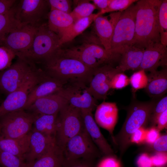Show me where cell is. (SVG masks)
<instances>
[{"label": "cell", "instance_id": "21", "mask_svg": "<svg viewBox=\"0 0 167 167\" xmlns=\"http://www.w3.org/2000/svg\"><path fill=\"white\" fill-rule=\"evenodd\" d=\"M66 84L45 74L30 93L24 110H26L37 99L58 91Z\"/></svg>", "mask_w": 167, "mask_h": 167}, {"label": "cell", "instance_id": "1", "mask_svg": "<svg viewBox=\"0 0 167 167\" xmlns=\"http://www.w3.org/2000/svg\"><path fill=\"white\" fill-rule=\"evenodd\" d=\"M161 2L159 0L137 2L133 45L145 49L153 44L161 43L158 14Z\"/></svg>", "mask_w": 167, "mask_h": 167}, {"label": "cell", "instance_id": "43", "mask_svg": "<svg viewBox=\"0 0 167 167\" xmlns=\"http://www.w3.org/2000/svg\"><path fill=\"white\" fill-rule=\"evenodd\" d=\"M160 131L155 126H151L147 129L145 143L148 145L153 143L160 137Z\"/></svg>", "mask_w": 167, "mask_h": 167}, {"label": "cell", "instance_id": "19", "mask_svg": "<svg viewBox=\"0 0 167 167\" xmlns=\"http://www.w3.org/2000/svg\"><path fill=\"white\" fill-rule=\"evenodd\" d=\"M118 109L115 102L104 101L97 106L95 114L96 124L107 130L113 140V131L117 123Z\"/></svg>", "mask_w": 167, "mask_h": 167}, {"label": "cell", "instance_id": "34", "mask_svg": "<svg viewBox=\"0 0 167 167\" xmlns=\"http://www.w3.org/2000/svg\"><path fill=\"white\" fill-rule=\"evenodd\" d=\"M138 0H111V1L107 8L102 10L98 13V15L111 12H122Z\"/></svg>", "mask_w": 167, "mask_h": 167}, {"label": "cell", "instance_id": "18", "mask_svg": "<svg viewBox=\"0 0 167 167\" xmlns=\"http://www.w3.org/2000/svg\"><path fill=\"white\" fill-rule=\"evenodd\" d=\"M68 104L57 92L37 99L26 110L36 114H56Z\"/></svg>", "mask_w": 167, "mask_h": 167}, {"label": "cell", "instance_id": "39", "mask_svg": "<svg viewBox=\"0 0 167 167\" xmlns=\"http://www.w3.org/2000/svg\"><path fill=\"white\" fill-rule=\"evenodd\" d=\"M130 84L129 78L123 72L115 74L112 78L110 83V89H121Z\"/></svg>", "mask_w": 167, "mask_h": 167}, {"label": "cell", "instance_id": "10", "mask_svg": "<svg viewBox=\"0 0 167 167\" xmlns=\"http://www.w3.org/2000/svg\"><path fill=\"white\" fill-rule=\"evenodd\" d=\"M49 6L45 0H20L15 4V15L22 24L38 28L46 23Z\"/></svg>", "mask_w": 167, "mask_h": 167}, {"label": "cell", "instance_id": "27", "mask_svg": "<svg viewBox=\"0 0 167 167\" xmlns=\"http://www.w3.org/2000/svg\"><path fill=\"white\" fill-rule=\"evenodd\" d=\"M95 34L99 39L102 45L106 50L111 49V41L114 27L108 19L103 15H98L93 22Z\"/></svg>", "mask_w": 167, "mask_h": 167}, {"label": "cell", "instance_id": "29", "mask_svg": "<svg viewBox=\"0 0 167 167\" xmlns=\"http://www.w3.org/2000/svg\"><path fill=\"white\" fill-rule=\"evenodd\" d=\"M98 15L97 13L92 14L89 16L81 19L75 22L60 38V45L62 46L64 44L72 41L82 33Z\"/></svg>", "mask_w": 167, "mask_h": 167}, {"label": "cell", "instance_id": "44", "mask_svg": "<svg viewBox=\"0 0 167 167\" xmlns=\"http://www.w3.org/2000/svg\"><path fill=\"white\" fill-rule=\"evenodd\" d=\"M96 167H120L118 161L115 156H104Z\"/></svg>", "mask_w": 167, "mask_h": 167}, {"label": "cell", "instance_id": "9", "mask_svg": "<svg viewBox=\"0 0 167 167\" xmlns=\"http://www.w3.org/2000/svg\"><path fill=\"white\" fill-rule=\"evenodd\" d=\"M135 4L122 12L114 28L111 49L120 53L125 48L133 45L135 35Z\"/></svg>", "mask_w": 167, "mask_h": 167}, {"label": "cell", "instance_id": "41", "mask_svg": "<svg viewBox=\"0 0 167 167\" xmlns=\"http://www.w3.org/2000/svg\"><path fill=\"white\" fill-rule=\"evenodd\" d=\"M149 148L156 152H166L167 151V135H164L160 137L152 144L148 145Z\"/></svg>", "mask_w": 167, "mask_h": 167}, {"label": "cell", "instance_id": "30", "mask_svg": "<svg viewBox=\"0 0 167 167\" xmlns=\"http://www.w3.org/2000/svg\"><path fill=\"white\" fill-rule=\"evenodd\" d=\"M15 4L8 11L0 14V46H2L4 41L10 32L22 24L15 18Z\"/></svg>", "mask_w": 167, "mask_h": 167}, {"label": "cell", "instance_id": "23", "mask_svg": "<svg viewBox=\"0 0 167 167\" xmlns=\"http://www.w3.org/2000/svg\"><path fill=\"white\" fill-rule=\"evenodd\" d=\"M144 49L134 45L125 48L121 52L119 65L116 67L120 72L128 70L138 71Z\"/></svg>", "mask_w": 167, "mask_h": 167}, {"label": "cell", "instance_id": "35", "mask_svg": "<svg viewBox=\"0 0 167 167\" xmlns=\"http://www.w3.org/2000/svg\"><path fill=\"white\" fill-rule=\"evenodd\" d=\"M130 84L134 91L145 88L148 82L147 75L145 71L139 70L134 73L129 78Z\"/></svg>", "mask_w": 167, "mask_h": 167}, {"label": "cell", "instance_id": "31", "mask_svg": "<svg viewBox=\"0 0 167 167\" xmlns=\"http://www.w3.org/2000/svg\"><path fill=\"white\" fill-rule=\"evenodd\" d=\"M89 0L74 1L76 6L70 14L74 22L83 18L89 16L92 14L96 9L93 4Z\"/></svg>", "mask_w": 167, "mask_h": 167}, {"label": "cell", "instance_id": "42", "mask_svg": "<svg viewBox=\"0 0 167 167\" xmlns=\"http://www.w3.org/2000/svg\"><path fill=\"white\" fill-rule=\"evenodd\" d=\"M144 127H142L137 130L131 135L130 143L141 144L145 143L146 135L147 129Z\"/></svg>", "mask_w": 167, "mask_h": 167}, {"label": "cell", "instance_id": "45", "mask_svg": "<svg viewBox=\"0 0 167 167\" xmlns=\"http://www.w3.org/2000/svg\"><path fill=\"white\" fill-rule=\"evenodd\" d=\"M167 125V109L158 115L155 122L154 126L160 131L166 128Z\"/></svg>", "mask_w": 167, "mask_h": 167}, {"label": "cell", "instance_id": "47", "mask_svg": "<svg viewBox=\"0 0 167 167\" xmlns=\"http://www.w3.org/2000/svg\"><path fill=\"white\" fill-rule=\"evenodd\" d=\"M16 0H0V14L10 10L15 5Z\"/></svg>", "mask_w": 167, "mask_h": 167}, {"label": "cell", "instance_id": "17", "mask_svg": "<svg viewBox=\"0 0 167 167\" xmlns=\"http://www.w3.org/2000/svg\"><path fill=\"white\" fill-rule=\"evenodd\" d=\"M85 128L102 156H115L113 150L101 133L94 119L92 111L81 110Z\"/></svg>", "mask_w": 167, "mask_h": 167}, {"label": "cell", "instance_id": "38", "mask_svg": "<svg viewBox=\"0 0 167 167\" xmlns=\"http://www.w3.org/2000/svg\"><path fill=\"white\" fill-rule=\"evenodd\" d=\"M61 167H96L95 160L78 159H67L64 158Z\"/></svg>", "mask_w": 167, "mask_h": 167}, {"label": "cell", "instance_id": "22", "mask_svg": "<svg viewBox=\"0 0 167 167\" xmlns=\"http://www.w3.org/2000/svg\"><path fill=\"white\" fill-rule=\"evenodd\" d=\"M148 82L144 88L148 95L153 99L160 98L167 91V69L150 72Z\"/></svg>", "mask_w": 167, "mask_h": 167}, {"label": "cell", "instance_id": "32", "mask_svg": "<svg viewBox=\"0 0 167 167\" xmlns=\"http://www.w3.org/2000/svg\"><path fill=\"white\" fill-rule=\"evenodd\" d=\"M158 21L160 42L167 45V1L161 0L158 11Z\"/></svg>", "mask_w": 167, "mask_h": 167}, {"label": "cell", "instance_id": "25", "mask_svg": "<svg viewBox=\"0 0 167 167\" xmlns=\"http://www.w3.org/2000/svg\"><path fill=\"white\" fill-rule=\"evenodd\" d=\"M48 26L60 38L74 23L70 14L55 10H50L48 15Z\"/></svg>", "mask_w": 167, "mask_h": 167}, {"label": "cell", "instance_id": "15", "mask_svg": "<svg viewBox=\"0 0 167 167\" xmlns=\"http://www.w3.org/2000/svg\"><path fill=\"white\" fill-rule=\"evenodd\" d=\"M120 73L116 67L110 65H105L93 70L88 86L89 90L96 100H105L110 89V83L113 77Z\"/></svg>", "mask_w": 167, "mask_h": 167}, {"label": "cell", "instance_id": "28", "mask_svg": "<svg viewBox=\"0 0 167 167\" xmlns=\"http://www.w3.org/2000/svg\"><path fill=\"white\" fill-rule=\"evenodd\" d=\"M58 114H37L32 130L41 133L47 136L55 139Z\"/></svg>", "mask_w": 167, "mask_h": 167}, {"label": "cell", "instance_id": "24", "mask_svg": "<svg viewBox=\"0 0 167 167\" xmlns=\"http://www.w3.org/2000/svg\"><path fill=\"white\" fill-rule=\"evenodd\" d=\"M30 132L24 137L17 139L5 138L0 135V149L24 161V156L29 148Z\"/></svg>", "mask_w": 167, "mask_h": 167}, {"label": "cell", "instance_id": "2", "mask_svg": "<svg viewBox=\"0 0 167 167\" xmlns=\"http://www.w3.org/2000/svg\"><path fill=\"white\" fill-rule=\"evenodd\" d=\"M60 48L41 63L43 68L41 69L44 73L66 84L75 82L89 83L93 69L76 59L65 56Z\"/></svg>", "mask_w": 167, "mask_h": 167}, {"label": "cell", "instance_id": "11", "mask_svg": "<svg viewBox=\"0 0 167 167\" xmlns=\"http://www.w3.org/2000/svg\"><path fill=\"white\" fill-rule=\"evenodd\" d=\"M63 152L64 158L67 159H83L96 161L102 156L85 127L67 142Z\"/></svg>", "mask_w": 167, "mask_h": 167}, {"label": "cell", "instance_id": "5", "mask_svg": "<svg viewBox=\"0 0 167 167\" xmlns=\"http://www.w3.org/2000/svg\"><path fill=\"white\" fill-rule=\"evenodd\" d=\"M61 47L59 37L49 29L46 22L38 28L24 58L36 64L41 63Z\"/></svg>", "mask_w": 167, "mask_h": 167}, {"label": "cell", "instance_id": "6", "mask_svg": "<svg viewBox=\"0 0 167 167\" xmlns=\"http://www.w3.org/2000/svg\"><path fill=\"white\" fill-rule=\"evenodd\" d=\"M84 128L81 110L68 104L58 114L55 137L56 144L63 151L67 142Z\"/></svg>", "mask_w": 167, "mask_h": 167}, {"label": "cell", "instance_id": "12", "mask_svg": "<svg viewBox=\"0 0 167 167\" xmlns=\"http://www.w3.org/2000/svg\"><path fill=\"white\" fill-rule=\"evenodd\" d=\"M45 75L39 68L20 87L8 94L0 105V117L11 112L24 110L30 93Z\"/></svg>", "mask_w": 167, "mask_h": 167}, {"label": "cell", "instance_id": "20", "mask_svg": "<svg viewBox=\"0 0 167 167\" xmlns=\"http://www.w3.org/2000/svg\"><path fill=\"white\" fill-rule=\"evenodd\" d=\"M55 142V138L32 130L29 148L24 156V161L28 165L31 164L46 152Z\"/></svg>", "mask_w": 167, "mask_h": 167}, {"label": "cell", "instance_id": "36", "mask_svg": "<svg viewBox=\"0 0 167 167\" xmlns=\"http://www.w3.org/2000/svg\"><path fill=\"white\" fill-rule=\"evenodd\" d=\"M16 56L10 49L3 46H0V72L9 67Z\"/></svg>", "mask_w": 167, "mask_h": 167}, {"label": "cell", "instance_id": "4", "mask_svg": "<svg viewBox=\"0 0 167 167\" xmlns=\"http://www.w3.org/2000/svg\"><path fill=\"white\" fill-rule=\"evenodd\" d=\"M156 101L132 103L127 109L125 121L113 141L118 146L120 157L124 155L130 144L132 135L142 127H145L150 123L151 115Z\"/></svg>", "mask_w": 167, "mask_h": 167}, {"label": "cell", "instance_id": "33", "mask_svg": "<svg viewBox=\"0 0 167 167\" xmlns=\"http://www.w3.org/2000/svg\"><path fill=\"white\" fill-rule=\"evenodd\" d=\"M24 161L0 149V167H28Z\"/></svg>", "mask_w": 167, "mask_h": 167}, {"label": "cell", "instance_id": "49", "mask_svg": "<svg viewBox=\"0 0 167 167\" xmlns=\"http://www.w3.org/2000/svg\"><path fill=\"white\" fill-rule=\"evenodd\" d=\"M156 167H166V164H165V165H162V166H157Z\"/></svg>", "mask_w": 167, "mask_h": 167}, {"label": "cell", "instance_id": "46", "mask_svg": "<svg viewBox=\"0 0 167 167\" xmlns=\"http://www.w3.org/2000/svg\"><path fill=\"white\" fill-rule=\"evenodd\" d=\"M137 163L139 167H151L152 160L151 157L146 153L141 154L138 158Z\"/></svg>", "mask_w": 167, "mask_h": 167}, {"label": "cell", "instance_id": "40", "mask_svg": "<svg viewBox=\"0 0 167 167\" xmlns=\"http://www.w3.org/2000/svg\"><path fill=\"white\" fill-rule=\"evenodd\" d=\"M50 10H55L66 13L70 14L72 11L71 0H47Z\"/></svg>", "mask_w": 167, "mask_h": 167}, {"label": "cell", "instance_id": "7", "mask_svg": "<svg viewBox=\"0 0 167 167\" xmlns=\"http://www.w3.org/2000/svg\"><path fill=\"white\" fill-rule=\"evenodd\" d=\"M39 69L28 59L18 57L10 66L0 72V92L7 95L20 87Z\"/></svg>", "mask_w": 167, "mask_h": 167}, {"label": "cell", "instance_id": "26", "mask_svg": "<svg viewBox=\"0 0 167 167\" xmlns=\"http://www.w3.org/2000/svg\"><path fill=\"white\" fill-rule=\"evenodd\" d=\"M64 156L63 150L55 142L47 151L28 167H61Z\"/></svg>", "mask_w": 167, "mask_h": 167}, {"label": "cell", "instance_id": "37", "mask_svg": "<svg viewBox=\"0 0 167 167\" xmlns=\"http://www.w3.org/2000/svg\"><path fill=\"white\" fill-rule=\"evenodd\" d=\"M167 109V96H163L156 101L153 107L150 118L151 126H154L155 122L158 115Z\"/></svg>", "mask_w": 167, "mask_h": 167}, {"label": "cell", "instance_id": "50", "mask_svg": "<svg viewBox=\"0 0 167 167\" xmlns=\"http://www.w3.org/2000/svg\"><path fill=\"white\" fill-rule=\"evenodd\" d=\"M1 127L0 125V135H1Z\"/></svg>", "mask_w": 167, "mask_h": 167}, {"label": "cell", "instance_id": "48", "mask_svg": "<svg viewBox=\"0 0 167 167\" xmlns=\"http://www.w3.org/2000/svg\"><path fill=\"white\" fill-rule=\"evenodd\" d=\"M92 1L96 8H98L101 11L107 7L111 0H93Z\"/></svg>", "mask_w": 167, "mask_h": 167}, {"label": "cell", "instance_id": "3", "mask_svg": "<svg viewBox=\"0 0 167 167\" xmlns=\"http://www.w3.org/2000/svg\"><path fill=\"white\" fill-rule=\"evenodd\" d=\"M89 41L67 49L61 47L60 50L65 56L76 59L92 69L119 62L121 54L114 49H105L96 34L92 35Z\"/></svg>", "mask_w": 167, "mask_h": 167}, {"label": "cell", "instance_id": "16", "mask_svg": "<svg viewBox=\"0 0 167 167\" xmlns=\"http://www.w3.org/2000/svg\"><path fill=\"white\" fill-rule=\"evenodd\" d=\"M167 48L160 43L153 44L145 49L142 62L138 70L150 72L157 70L158 68L166 67Z\"/></svg>", "mask_w": 167, "mask_h": 167}, {"label": "cell", "instance_id": "14", "mask_svg": "<svg viewBox=\"0 0 167 167\" xmlns=\"http://www.w3.org/2000/svg\"><path fill=\"white\" fill-rule=\"evenodd\" d=\"M38 28L21 24L6 36L2 46L12 51L18 57L24 58L30 47Z\"/></svg>", "mask_w": 167, "mask_h": 167}, {"label": "cell", "instance_id": "13", "mask_svg": "<svg viewBox=\"0 0 167 167\" xmlns=\"http://www.w3.org/2000/svg\"><path fill=\"white\" fill-rule=\"evenodd\" d=\"M87 84L82 82L68 83L57 92L71 106L92 111L96 107V100L90 93Z\"/></svg>", "mask_w": 167, "mask_h": 167}, {"label": "cell", "instance_id": "8", "mask_svg": "<svg viewBox=\"0 0 167 167\" xmlns=\"http://www.w3.org/2000/svg\"><path fill=\"white\" fill-rule=\"evenodd\" d=\"M36 115L26 110H20L0 116L1 135L14 139L24 137L31 131Z\"/></svg>", "mask_w": 167, "mask_h": 167}]
</instances>
